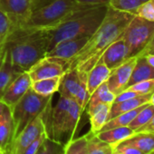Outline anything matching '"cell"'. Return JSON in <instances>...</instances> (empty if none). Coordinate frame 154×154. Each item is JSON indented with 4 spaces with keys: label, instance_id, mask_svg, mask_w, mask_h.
<instances>
[{
    "label": "cell",
    "instance_id": "obj_1",
    "mask_svg": "<svg viewBox=\"0 0 154 154\" xmlns=\"http://www.w3.org/2000/svg\"><path fill=\"white\" fill-rule=\"evenodd\" d=\"M134 16L108 7L100 26L89 37L85 46L67 62V70L76 69L88 72L96 64L107 47L122 36Z\"/></svg>",
    "mask_w": 154,
    "mask_h": 154
},
{
    "label": "cell",
    "instance_id": "obj_2",
    "mask_svg": "<svg viewBox=\"0 0 154 154\" xmlns=\"http://www.w3.org/2000/svg\"><path fill=\"white\" fill-rule=\"evenodd\" d=\"M8 52L16 74L27 72L48 51L47 29L21 26L11 31L2 45Z\"/></svg>",
    "mask_w": 154,
    "mask_h": 154
},
{
    "label": "cell",
    "instance_id": "obj_3",
    "mask_svg": "<svg viewBox=\"0 0 154 154\" xmlns=\"http://www.w3.org/2000/svg\"><path fill=\"white\" fill-rule=\"evenodd\" d=\"M107 10L108 6L90 8L78 12L55 27L48 28V51L63 40L90 37L102 24Z\"/></svg>",
    "mask_w": 154,
    "mask_h": 154
},
{
    "label": "cell",
    "instance_id": "obj_4",
    "mask_svg": "<svg viewBox=\"0 0 154 154\" xmlns=\"http://www.w3.org/2000/svg\"><path fill=\"white\" fill-rule=\"evenodd\" d=\"M94 8L76 2V0H55V1L32 11L24 26L34 28H53L70 19L78 12Z\"/></svg>",
    "mask_w": 154,
    "mask_h": 154
},
{
    "label": "cell",
    "instance_id": "obj_5",
    "mask_svg": "<svg viewBox=\"0 0 154 154\" xmlns=\"http://www.w3.org/2000/svg\"><path fill=\"white\" fill-rule=\"evenodd\" d=\"M52 98L53 96H42L30 88L26 94L10 108L14 122L13 140L38 115L52 107Z\"/></svg>",
    "mask_w": 154,
    "mask_h": 154
},
{
    "label": "cell",
    "instance_id": "obj_6",
    "mask_svg": "<svg viewBox=\"0 0 154 154\" xmlns=\"http://www.w3.org/2000/svg\"><path fill=\"white\" fill-rule=\"evenodd\" d=\"M153 36L154 22L134 16L121 36L128 48V58L139 55Z\"/></svg>",
    "mask_w": 154,
    "mask_h": 154
},
{
    "label": "cell",
    "instance_id": "obj_7",
    "mask_svg": "<svg viewBox=\"0 0 154 154\" xmlns=\"http://www.w3.org/2000/svg\"><path fill=\"white\" fill-rule=\"evenodd\" d=\"M51 109L52 107L38 115L13 140L8 150V154H22L30 144L44 132L47 131V121Z\"/></svg>",
    "mask_w": 154,
    "mask_h": 154
},
{
    "label": "cell",
    "instance_id": "obj_8",
    "mask_svg": "<svg viewBox=\"0 0 154 154\" xmlns=\"http://www.w3.org/2000/svg\"><path fill=\"white\" fill-rule=\"evenodd\" d=\"M67 70L66 61L45 56L33 64L27 71L32 81L51 78L54 76L63 75Z\"/></svg>",
    "mask_w": 154,
    "mask_h": 154
},
{
    "label": "cell",
    "instance_id": "obj_9",
    "mask_svg": "<svg viewBox=\"0 0 154 154\" xmlns=\"http://www.w3.org/2000/svg\"><path fill=\"white\" fill-rule=\"evenodd\" d=\"M71 101L72 99L60 96L56 104L50 111L47 121V132L48 137L53 140L58 142L63 140V128Z\"/></svg>",
    "mask_w": 154,
    "mask_h": 154
},
{
    "label": "cell",
    "instance_id": "obj_10",
    "mask_svg": "<svg viewBox=\"0 0 154 154\" xmlns=\"http://www.w3.org/2000/svg\"><path fill=\"white\" fill-rule=\"evenodd\" d=\"M0 10L4 12L12 24V30L24 26L32 9L31 0H0Z\"/></svg>",
    "mask_w": 154,
    "mask_h": 154
},
{
    "label": "cell",
    "instance_id": "obj_11",
    "mask_svg": "<svg viewBox=\"0 0 154 154\" xmlns=\"http://www.w3.org/2000/svg\"><path fill=\"white\" fill-rule=\"evenodd\" d=\"M136 60L137 56L128 58L121 65L111 70L106 84L109 90L115 95L119 94L125 89L135 66Z\"/></svg>",
    "mask_w": 154,
    "mask_h": 154
},
{
    "label": "cell",
    "instance_id": "obj_12",
    "mask_svg": "<svg viewBox=\"0 0 154 154\" xmlns=\"http://www.w3.org/2000/svg\"><path fill=\"white\" fill-rule=\"evenodd\" d=\"M32 83L33 81L28 72L19 73L9 84L0 101L9 108H12L31 88Z\"/></svg>",
    "mask_w": 154,
    "mask_h": 154
},
{
    "label": "cell",
    "instance_id": "obj_13",
    "mask_svg": "<svg viewBox=\"0 0 154 154\" xmlns=\"http://www.w3.org/2000/svg\"><path fill=\"white\" fill-rule=\"evenodd\" d=\"M88 39L89 37H82L63 40L51 48L45 54V56L58 58L67 63L85 46Z\"/></svg>",
    "mask_w": 154,
    "mask_h": 154
},
{
    "label": "cell",
    "instance_id": "obj_14",
    "mask_svg": "<svg viewBox=\"0 0 154 154\" xmlns=\"http://www.w3.org/2000/svg\"><path fill=\"white\" fill-rule=\"evenodd\" d=\"M101 58L110 70L121 65L125 60L128 59V48L124 40L120 37L110 45L103 52Z\"/></svg>",
    "mask_w": 154,
    "mask_h": 154
},
{
    "label": "cell",
    "instance_id": "obj_15",
    "mask_svg": "<svg viewBox=\"0 0 154 154\" xmlns=\"http://www.w3.org/2000/svg\"><path fill=\"white\" fill-rule=\"evenodd\" d=\"M17 76V74H16L14 72L8 52L3 45H1V54H0V99H1L9 84Z\"/></svg>",
    "mask_w": 154,
    "mask_h": 154
},
{
    "label": "cell",
    "instance_id": "obj_16",
    "mask_svg": "<svg viewBox=\"0 0 154 154\" xmlns=\"http://www.w3.org/2000/svg\"><path fill=\"white\" fill-rule=\"evenodd\" d=\"M111 70L100 58L96 64L87 73V90L90 95L104 82L107 81Z\"/></svg>",
    "mask_w": 154,
    "mask_h": 154
},
{
    "label": "cell",
    "instance_id": "obj_17",
    "mask_svg": "<svg viewBox=\"0 0 154 154\" xmlns=\"http://www.w3.org/2000/svg\"><path fill=\"white\" fill-rule=\"evenodd\" d=\"M84 112L85 111L79 106V104L74 100L71 101V103H70V106L66 114L64 125L63 128V139L66 136L69 137L68 140L73 138V135L75 134L77 128H78L79 122L81 120V117Z\"/></svg>",
    "mask_w": 154,
    "mask_h": 154
},
{
    "label": "cell",
    "instance_id": "obj_18",
    "mask_svg": "<svg viewBox=\"0 0 154 154\" xmlns=\"http://www.w3.org/2000/svg\"><path fill=\"white\" fill-rule=\"evenodd\" d=\"M14 138V122L11 109L7 106L0 121V149L8 151Z\"/></svg>",
    "mask_w": 154,
    "mask_h": 154
},
{
    "label": "cell",
    "instance_id": "obj_19",
    "mask_svg": "<svg viewBox=\"0 0 154 154\" xmlns=\"http://www.w3.org/2000/svg\"><path fill=\"white\" fill-rule=\"evenodd\" d=\"M112 104L100 103L91 109H87L86 112L89 116L91 124V131L94 133L99 132L105 125L109 119V113Z\"/></svg>",
    "mask_w": 154,
    "mask_h": 154
},
{
    "label": "cell",
    "instance_id": "obj_20",
    "mask_svg": "<svg viewBox=\"0 0 154 154\" xmlns=\"http://www.w3.org/2000/svg\"><path fill=\"white\" fill-rule=\"evenodd\" d=\"M79 83H80V76H79L78 70L76 69L67 70L62 77V81L57 93H59L60 96H63L73 100L77 89H78Z\"/></svg>",
    "mask_w": 154,
    "mask_h": 154
},
{
    "label": "cell",
    "instance_id": "obj_21",
    "mask_svg": "<svg viewBox=\"0 0 154 154\" xmlns=\"http://www.w3.org/2000/svg\"><path fill=\"white\" fill-rule=\"evenodd\" d=\"M154 79V68L151 67L146 61L144 55H137L135 66L132 70L130 80L125 87H128L142 81ZM124 89V90H125Z\"/></svg>",
    "mask_w": 154,
    "mask_h": 154
},
{
    "label": "cell",
    "instance_id": "obj_22",
    "mask_svg": "<svg viewBox=\"0 0 154 154\" xmlns=\"http://www.w3.org/2000/svg\"><path fill=\"white\" fill-rule=\"evenodd\" d=\"M151 94H145V95H139L122 102H119V103H113L111 106V110H110V113H109V120L122 114L124 112H127L129 111L134 110L145 103H148L149 101Z\"/></svg>",
    "mask_w": 154,
    "mask_h": 154
},
{
    "label": "cell",
    "instance_id": "obj_23",
    "mask_svg": "<svg viewBox=\"0 0 154 154\" xmlns=\"http://www.w3.org/2000/svg\"><path fill=\"white\" fill-rule=\"evenodd\" d=\"M133 134H134V131L131 130L129 126L112 128V129L102 131L96 133L97 137L100 140L108 143L112 147L118 145L119 143L130 138Z\"/></svg>",
    "mask_w": 154,
    "mask_h": 154
},
{
    "label": "cell",
    "instance_id": "obj_24",
    "mask_svg": "<svg viewBox=\"0 0 154 154\" xmlns=\"http://www.w3.org/2000/svg\"><path fill=\"white\" fill-rule=\"evenodd\" d=\"M63 75L34 81L32 83L31 89L42 96H53L58 92Z\"/></svg>",
    "mask_w": 154,
    "mask_h": 154
},
{
    "label": "cell",
    "instance_id": "obj_25",
    "mask_svg": "<svg viewBox=\"0 0 154 154\" xmlns=\"http://www.w3.org/2000/svg\"><path fill=\"white\" fill-rule=\"evenodd\" d=\"M123 142L135 146L144 154H149L154 149V132H134Z\"/></svg>",
    "mask_w": 154,
    "mask_h": 154
},
{
    "label": "cell",
    "instance_id": "obj_26",
    "mask_svg": "<svg viewBox=\"0 0 154 154\" xmlns=\"http://www.w3.org/2000/svg\"><path fill=\"white\" fill-rule=\"evenodd\" d=\"M115 97H116V95L109 90L106 82H104L91 94L86 110L91 109L100 103L112 104L115 100Z\"/></svg>",
    "mask_w": 154,
    "mask_h": 154
},
{
    "label": "cell",
    "instance_id": "obj_27",
    "mask_svg": "<svg viewBox=\"0 0 154 154\" xmlns=\"http://www.w3.org/2000/svg\"><path fill=\"white\" fill-rule=\"evenodd\" d=\"M147 103L134 109V110H131V111H129L127 112H124V113H122L111 120H109L105 125L102 128V131H106V130H110V129H112V128H117V127H123V126H128L131 121L135 118V116L138 114V112L146 105Z\"/></svg>",
    "mask_w": 154,
    "mask_h": 154
},
{
    "label": "cell",
    "instance_id": "obj_28",
    "mask_svg": "<svg viewBox=\"0 0 154 154\" xmlns=\"http://www.w3.org/2000/svg\"><path fill=\"white\" fill-rule=\"evenodd\" d=\"M111 149L112 146L100 140L96 133L91 131L87 133L86 154H106Z\"/></svg>",
    "mask_w": 154,
    "mask_h": 154
},
{
    "label": "cell",
    "instance_id": "obj_29",
    "mask_svg": "<svg viewBox=\"0 0 154 154\" xmlns=\"http://www.w3.org/2000/svg\"><path fill=\"white\" fill-rule=\"evenodd\" d=\"M79 72V76H80V83H79V86L78 89H77L75 97H74V101L79 104V106L85 111L89 99H90V94L87 90V73L85 72H82V71H78Z\"/></svg>",
    "mask_w": 154,
    "mask_h": 154
},
{
    "label": "cell",
    "instance_id": "obj_30",
    "mask_svg": "<svg viewBox=\"0 0 154 154\" xmlns=\"http://www.w3.org/2000/svg\"><path fill=\"white\" fill-rule=\"evenodd\" d=\"M87 133L77 138H72L63 143V154H86Z\"/></svg>",
    "mask_w": 154,
    "mask_h": 154
},
{
    "label": "cell",
    "instance_id": "obj_31",
    "mask_svg": "<svg viewBox=\"0 0 154 154\" xmlns=\"http://www.w3.org/2000/svg\"><path fill=\"white\" fill-rule=\"evenodd\" d=\"M154 114V107L149 104V103L138 112V114L135 116V118L131 121V122L128 125L131 130L134 131V132L140 129L141 126L146 124L149 119Z\"/></svg>",
    "mask_w": 154,
    "mask_h": 154
},
{
    "label": "cell",
    "instance_id": "obj_32",
    "mask_svg": "<svg viewBox=\"0 0 154 154\" xmlns=\"http://www.w3.org/2000/svg\"><path fill=\"white\" fill-rule=\"evenodd\" d=\"M141 5L140 0H111L108 7L122 12L131 13L136 16L137 10Z\"/></svg>",
    "mask_w": 154,
    "mask_h": 154
},
{
    "label": "cell",
    "instance_id": "obj_33",
    "mask_svg": "<svg viewBox=\"0 0 154 154\" xmlns=\"http://www.w3.org/2000/svg\"><path fill=\"white\" fill-rule=\"evenodd\" d=\"M63 143L53 140L47 137L40 146L36 154H63Z\"/></svg>",
    "mask_w": 154,
    "mask_h": 154
},
{
    "label": "cell",
    "instance_id": "obj_34",
    "mask_svg": "<svg viewBox=\"0 0 154 154\" xmlns=\"http://www.w3.org/2000/svg\"><path fill=\"white\" fill-rule=\"evenodd\" d=\"M127 89L136 93L139 95H145V94H152L154 92V79L139 82L128 87Z\"/></svg>",
    "mask_w": 154,
    "mask_h": 154
},
{
    "label": "cell",
    "instance_id": "obj_35",
    "mask_svg": "<svg viewBox=\"0 0 154 154\" xmlns=\"http://www.w3.org/2000/svg\"><path fill=\"white\" fill-rule=\"evenodd\" d=\"M12 24L8 16L0 10V45H2L7 40L8 36L12 31Z\"/></svg>",
    "mask_w": 154,
    "mask_h": 154
},
{
    "label": "cell",
    "instance_id": "obj_36",
    "mask_svg": "<svg viewBox=\"0 0 154 154\" xmlns=\"http://www.w3.org/2000/svg\"><path fill=\"white\" fill-rule=\"evenodd\" d=\"M136 16L154 22V0H149L141 4L137 10Z\"/></svg>",
    "mask_w": 154,
    "mask_h": 154
},
{
    "label": "cell",
    "instance_id": "obj_37",
    "mask_svg": "<svg viewBox=\"0 0 154 154\" xmlns=\"http://www.w3.org/2000/svg\"><path fill=\"white\" fill-rule=\"evenodd\" d=\"M112 148L122 154H144L142 151H140L135 146L126 143V142H123V141H122L121 143H119L118 145H116Z\"/></svg>",
    "mask_w": 154,
    "mask_h": 154
},
{
    "label": "cell",
    "instance_id": "obj_38",
    "mask_svg": "<svg viewBox=\"0 0 154 154\" xmlns=\"http://www.w3.org/2000/svg\"><path fill=\"white\" fill-rule=\"evenodd\" d=\"M48 137V133L47 131L44 132L40 137H38L32 144H30V146H28L25 151L22 154H36L37 150L39 149L40 146L43 144V142L45 141V140Z\"/></svg>",
    "mask_w": 154,
    "mask_h": 154
},
{
    "label": "cell",
    "instance_id": "obj_39",
    "mask_svg": "<svg viewBox=\"0 0 154 154\" xmlns=\"http://www.w3.org/2000/svg\"><path fill=\"white\" fill-rule=\"evenodd\" d=\"M111 0H76L77 3L85 6L99 7V6H108Z\"/></svg>",
    "mask_w": 154,
    "mask_h": 154
},
{
    "label": "cell",
    "instance_id": "obj_40",
    "mask_svg": "<svg viewBox=\"0 0 154 154\" xmlns=\"http://www.w3.org/2000/svg\"><path fill=\"white\" fill-rule=\"evenodd\" d=\"M135 132H154V114L146 124L141 126Z\"/></svg>",
    "mask_w": 154,
    "mask_h": 154
},
{
    "label": "cell",
    "instance_id": "obj_41",
    "mask_svg": "<svg viewBox=\"0 0 154 154\" xmlns=\"http://www.w3.org/2000/svg\"><path fill=\"white\" fill-rule=\"evenodd\" d=\"M54 1H55V0H31V9L32 11L36 10Z\"/></svg>",
    "mask_w": 154,
    "mask_h": 154
},
{
    "label": "cell",
    "instance_id": "obj_42",
    "mask_svg": "<svg viewBox=\"0 0 154 154\" xmlns=\"http://www.w3.org/2000/svg\"><path fill=\"white\" fill-rule=\"evenodd\" d=\"M144 55L146 61L148 62V63L154 68V54H151V53H149V54H142Z\"/></svg>",
    "mask_w": 154,
    "mask_h": 154
},
{
    "label": "cell",
    "instance_id": "obj_43",
    "mask_svg": "<svg viewBox=\"0 0 154 154\" xmlns=\"http://www.w3.org/2000/svg\"><path fill=\"white\" fill-rule=\"evenodd\" d=\"M154 47V36H153V38L151 39V41L149 42V44L145 47V49L139 54V55H141V54H147L149 50H151L152 48Z\"/></svg>",
    "mask_w": 154,
    "mask_h": 154
},
{
    "label": "cell",
    "instance_id": "obj_44",
    "mask_svg": "<svg viewBox=\"0 0 154 154\" xmlns=\"http://www.w3.org/2000/svg\"><path fill=\"white\" fill-rule=\"evenodd\" d=\"M6 108H7V105L3 102L0 101V121H1V118L3 116V113H4Z\"/></svg>",
    "mask_w": 154,
    "mask_h": 154
},
{
    "label": "cell",
    "instance_id": "obj_45",
    "mask_svg": "<svg viewBox=\"0 0 154 154\" xmlns=\"http://www.w3.org/2000/svg\"><path fill=\"white\" fill-rule=\"evenodd\" d=\"M149 104H151V105L154 107V92H153V93L151 94V95H150V98H149Z\"/></svg>",
    "mask_w": 154,
    "mask_h": 154
},
{
    "label": "cell",
    "instance_id": "obj_46",
    "mask_svg": "<svg viewBox=\"0 0 154 154\" xmlns=\"http://www.w3.org/2000/svg\"><path fill=\"white\" fill-rule=\"evenodd\" d=\"M112 154H122V153H121V152L117 151L116 149H114L112 148Z\"/></svg>",
    "mask_w": 154,
    "mask_h": 154
},
{
    "label": "cell",
    "instance_id": "obj_47",
    "mask_svg": "<svg viewBox=\"0 0 154 154\" xmlns=\"http://www.w3.org/2000/svg\"><path fill=\"white\" fill-rule=\"evenodd\" d=\"M149 53H151V54H154V47H153V48H152L151 50H149V52H148L147 54H149ZM141 55H142V54H141Z\"/></svg>",
    "mask_w": 154,
    "mask_h": 154
},
{
    "label": "cell",
    "instance_id": "obj_48",
    "mask_svg": "<svg viewBox=\"0 0 154 154\" xmlns=\"http://www.w3.org/2000/svg\"><path fill=\"white\" fill-rule=\"evenodd\" d=\"M112 149H110L106 154H112Z\"/></svg>",
    "mask_w": 154,
    "mask_h": 154
},
{
    "label": "cell",
    "instance_id": "obj_49",
    "mask_svg": "<svg viewBox=\"0 0 154 154\" xmlns=\"http://www.w3.org/2000/svg\"><path fill=\"white\" fill-rule=\"evenodd\" d=\"M6 152H7V151H3V150L0 149V154H6Z\"/></svg>",
    "mask_w": 154,
    "mask_h": 154
},
{
    "label": "cell",
    "instance_id": "obj_50",
    "mask_svg": "<svg viewBox=\"0 0 154 154\" xmlns=\"http://www.w3.org/2000/svg\"><path fill=\"white\" fill-rule=\"evenodd\" d=\"M149 154H154V149H153V150H152V151H151V152H149Z\"/></svg>",
    "mask_w": 154,
    "mask_h": 154
},
{
    "label": "cell",
    "instance_id": "obj_51",
    "mask_svg": "<svg viewBox=\"0 0 154 154\" xmlns=\"http://www.w3.org/2000/svg\"><path fill=\"white\" fill-rule=\"evenodd\" d=\"M0 54H1V45H0Z\"/></svg>",
    "mask_w": 154,
    "mask_h": 154
},
{
    "label": "cell",
    "instance_id": "obj_52",
    "mask_svg": "<svg viewBox=\"0 0 154 154\" xmlns=\"http://www.w3.org/2000/svg\"><path fill=\"white\" fill-rule=\"evenodd\" d=\"M6 154H8V151H7V152H6Z\"/></svg>",
    "mask_w": 154,
    "mask_h": 154
}]
</instances>
